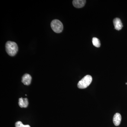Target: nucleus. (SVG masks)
Here are the masks:
<instances>
[{
  "label": "nucleus",
  "instance_id": "nucleus-7",
  "mask_svg": "<svg viewBox=\"0 0 127 127\" xmlns=\"http://www.w3.org/2000/svg\"><path fill=\"white\" fill-rule=\"evenodd\" d=\"M122 120V116L120 114L117 113L114 114L113 118V122L114 125L118 126L120 125Z\"/></svg>",
  "mask_w": 127,
  "mask_h": 127
},
{
  "label": "nucleus",
  "instance_id": "nucleus-1",
  "mask_svg": "<svg viewBox=\"0 0 127 127\" xmlns=\"http://www.w3.org/2000/svg\"><path fill=\"white\" fill-rule=\"evenodd\" d=\"M5 48L6 52L11 56H14L18 52V46L14 42L7 41L6 43Z\"/></svg>",
  "mask_w": 127,
  "mask_h": 127
},
{
  "label": "nucleus",
  "instance_id": "nucleus-8",
  "mask_svg": "<svg viewBox=\"0 0 127 127\" xmlns=\"http://www.w3.org/2000/svg\"><path fill=\"white\" fill-rule=\"evenodd\" d=\"M18 104L21 107H27L28 105V101L27 98H23L22 97L19 98Z\"/></svg>",
  "mask_w": 127,
  "mask_h": 127
},
{
  "label": "nucleus",
  "instance_id": "nucleus-6",
  "mask_svg": "<svg viewBox=\"0 0 127 127\" xmlns=\"http://www.w3.org/2000/svg\"><path fill=\"white\" fill-rule=\"evenodd\" d=\"M32 81V77L31 75L28 74H25L22 77V82L25 85H30Z\"/></svg>",
  "mask_w": 127,
  "mask_h": 127
},
{
  "label": "nucleus",
  "instance_id": "nucleus-3",
  "mask_svg": "<svg viewBox=\"0 0 127 127\" xmlns=\"http://www.w3.org/2000/svg\"><path fill=\"white\" fill-rule=\"evenodd\" d=\"M51 27L53 31L56 33H61L63 29V26L61 22L58 20H54L52 21Z\"/></svg>",
  "mask_w": 127,
  "mask_h": 127
},
{
  "label": "nucleus",
  "instance_id": "nucleus-10",
  "mask_svg": "<svg viewBox=\"0 0 127 127\" xmlns=\"http://www.w3.org/2000/svg\"><path fill=\"white\" fill-rule=\"evenodd\" d=\"M16 127H31L29 125H23L20 121H18L15 123Z\"/></svg>",
  "mask_w": 127,
  "mask_h": 127
},
{
  "label": "nucleus",
  "instance_id": "nucleus-2",
  "mask_svg": "<svg viewBox=\"0 0 127 127\" xmlns=\"http://www.w3.org/2000/svg\"><path fill=\"white\" fill-rule=\"evenodd\" d=\"M92 80V77L91 75H86L78 82L77 84L78 87L79 89L87 88L91 84Z\"/></svg>",
  "mask_w": 127,
  "mask_h": 127
},
{
  "label": "nucleus",
  "instance_id": "nucleus-9",
  "mask_svg": "<svg viewBox=\"0 0 127 127\" xmlns=\"http://www.w3.org/2000/svg\"><path fill=\"white\" fill-rule=\"evenodd\" d=\"M92 42L93 45L96 47H99L101 46L100 40L96 37H93V38Z\"/></svg>",
  "mask_w": 127,
  "mask_h": 127
},
{
  "label": "nucleus",
  "instance_id": "nucleus-4",
  "mask_svg": "<svg viewBox=\"0 0 127 127\" xmlns=\"http://www.w3.org/2000/svg\"><path fill=\"white\" fill-rule=\"evenodd\" d=\"M113 22L114 28L116 30L120 31L122 28L123 24L120 18H114L113 20Z\"/></svg>",
  "mask_w": 127,
  "mask_h": 127
},
{
  "label": "nucleus",
  "instance_id": "nucleus-11",
  "mask_svg": "<svg viewBox=\"0 0 127 127\" xmlns=\"http://www.w3.org/2000/svg\"><path fill=\"white\" fill-rule=\"evenodd\" d=\"M126 84H127V83H126Z\"/></svg>",
  "mask_w": 127,
  "mask_h": 127
},
{
  "label": "nucleus",
  "instance_id": "nucleus-5",
  "mask_svg": "<svg viewBox=\"0 0 127 127\" xmlns=\"http://www.w3.org/2000/svg\"><path fill=\"white\" fill-rule=\"evenodd\" d=\"M85 0H74L73 1V5L76 8H80L83 7L86 4Z\"/></svg>",
  "mask_w": 127,
  "mask_h": 127
}]
</instances>
